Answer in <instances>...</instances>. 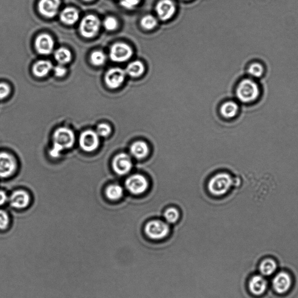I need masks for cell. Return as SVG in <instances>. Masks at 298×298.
Masks as SVG:
<instances>
[{"mask_svg": "<svg viewBox=\"0 0 298 298\" xmlns=\"http://www.w3.org/2000/svg\"><path fill=\"white\" fill-rule=\"evenodd\" d=\"M17 167V162L13 156L7 152H0V178L11 176Z\"/></svg>", "mask_w": 298, "mask_h": 298, "instance_id": "30bf717a", "label": "cell"}, {"mask_svg": "<svg viewBox=\"0 0 298 298\" xmlns=\"http://www.w3.org/2000/svg\"><path fill=\"white\" fill-rule=\"evenodd\" d=\"M60 4V0H40L39 11L44 17L53 18L58 13Z\"/></svg>", "mask_w": 298, "mask_h": 298, "instance_id": "2e32d148", "label": "cell"}, {"mask_svg": "<svg viewBox=\"0 0 298 298\" xmlns=\"http://www.w3.org/2000/svg\"><path fill=\"white\" fill-rule=\"evenodd\" d=\"M80 15L76 9L67 7L60 14V20L62 23L67 25H74L79 20Z\"/></svg>", "mask_w": 298, "mask_h": 298, "instance_id": "44dd1931", "label": "cell"}, {"mask_svg": "<svg viewBox=\"0 0 298 298\" xmlns=\"http://www.w3.org/2000/svg\"><path fill=\"white\" fill-rule=\"evenodd\" d=\"M293 278L287 271H280L272 278L271 285L276 294L284 295L291 289L293 286Z\"/></svg>", "mask_w": 298, "mask_h": 298, "instance_id": "5b68a950", "label": "cell"}, {"mask_svg": "<svg viewBox=\"0 0 298 298\" xmlns=\"http://www.w3.org/2000/svg\"><path fill=\"white\" fill-rule=\"evenodd\" d=\"M111 133V128L108 124L102 123L97 126L96 133L99 136L108 137Z\"/></svg>", "mask_w": 298, "mask_h": 298, "instance_id": "4dcf8cb0", "label": "cell"}, {"mask_svg": "<svg viewBox=\"0 0 298 298\" xmlns=\"http://www.w3.org/2000/svg\"><path fill=\"white\" fill-rule=\"evenodd\" d=\"M53 65L48 60H40L33 66L32 71L34 76L43 78L46 76L52 70Z\"/></svg>", "mask_w": 298, "mask_h": 298, "instance_id": "ffe728a7", "label": "cell"}, {"mask_svg": "<svg viewBox=\"0 0 298 298\" xmlns=\"http://www.w3.org/2000/svg\"><path fill=\"white\" fill-rule=\"evenodd\" d=\"M247 287L252 296L260 297L268 290V282L265 277L260 274L254 275L249 279Z\"/></svg>", "mask_w": 298, "mask_h": 298, "instance_id": "4fadbf2b", "label": "cell"}, {"mask_svg": "<svg viewBox=\"0 0 298 298\" xmlns=\"http://www.w3.org/2000/svg\"><path fill=\"white\" fill-rule=\"evenodd\" d=\"M124 194V190L120 186L117 184H112L109 186L106 190L107 197L111 200H118L120 199Z\"/></svg>", "mask_w": 298, "mask_h": 298, "instance_id": "cb8c5ba5", "label": "cell"}, {"mask_svg": "<svg viewBox=\"0 0 298 298\" xmlns=\"http://www.w3.org/2000/svg\"><path fill=\"white\" fill-rule=\"evenodd\" d=\"M54 72L56 77L62 78L67 74V69L63 65L60 64L55 66L54 68Z\"/></svg>", "mask_w": 298, "mask_h": 298, "instance_id": "e575fe53", "label": "cell"}, {"mask_svg": "<svg viewBox=\"0 0 298 298\" xmlns=\"http://www.w3.org/2000/svg\"><path fill=\"white\" fill-rule=\"evenodd\" d=\"M106 61L105 53L99 50L93 52L90 55V62L94 65L101 66L105 64Z\"/></svg>", "mask_w": 298, "mask_h": 298, "instance_id": "83f0119b", "label": "cell"}, {"mask_svg": "<svg viewBox=\"0 0 298 298\" xmlns=\"http://www.w3.org/2000/svg\"><path fill=\"white\" fill-rule=\"evenodd\" d=\"M278 265L274 259L268 258L262 260L260 263L259 269L260 274L264 277H269L277 271Z\"/></svg>", "mask_w": 298, "mask_h": 298, "instance_id": "ac0fdd59", "label": "cell"}, {"mask_svg": "<svg viewBox=\"0 0 298 298\" xmlns=\"http://www.w3.org/2000/svg\"><path fill=\"white\" fill-rule=\"evenodd\" d=\"M260 89L255 81L246 78L241 81L237 87L236 95L240 102L251 103L259 99Z\"/></svg>", "mask_w": 298, "mask_h": 298, "instance_id": "7a4b0ae2", "label": "cell"}, {"mask_svg": "<svg viewBox=\"0 0 298 298\" xmlns=\"http://www.w3.org/2000/svg\"><path fill=\"white\" fill-rule=\"evenodd\" d=\"M100 27V22L98 18L93 15H87L81 21L80 33L85 38H92L99 32Z\"/></svg>", "mask_w": 298, "mask_h": 298, "instance_id": "8992f818", "label": "cell"}, {"mask_svg": "<svg viewBox=\"0 0 298 298\" xmlns=\"http://www.w3.org/2000/svg\"><path fill=\"white\" fill-rule=\"evenodd\" d=\"M148 186V181L147 179L140 174L131 175L125 181V187L127 190L135 195L145 193Z\"/></svg>", "mask_w": 298, "mask_h": 298, "instance_id": "52a82bcc", "label": "cell"}, {"mask_svg": "<svg viewBox=\"0 0 298 298\" xmlns=\"http://www.w3.org/2000/svg\"><path fill=\"white\" fill-rule=\"evenodd\" d=\"M156 10L160 20L166 21L174 16L176 7L172 0H161L156 5Z\"/></svg>", "mask_w": 298, "mask_h": 298, "instance_id": "5bb4252c", "label": "cell"}, {"mask_svg": "<svg viewBox=\"0 0 298 298\" xmlns=\"http://www.w3.org/2000/svg\"><path fill=\"white\" fill-rule=\"evenodd\" d=\"M53 147L50 150V155L57 158L61 152L71 148L75 142L74 132L68 128L61 127L54 131L53 134Z\"/></svg>", "mask_w": 298, "mask_h": 298, "instance_id": "6da1fadb", "label": "cell"}, {"mask_svg": "<svg viewBox=\"0 0 298 298\" xmlns=\"http://www.w3.org/2000/svg\"><path fill=\"white\" fill-rule=\"evenodd\" d=\"M9 203L15 209H24L29 205V194L23 190L15 191L9 198Z\"/></svg>", "mask_w": 298, "mask_h": 298, "instance_id": "e0dca14e", "label": "cell"}, {"mask_svg": "<svg viewBox=\"0 0 298 298\" xmlns=\"http://www.w3.org/2000/svg\"><path fill=\"white\" fill-rule=\"evenodd\" d=\"M133 55V50L129 45L124 43H117L111 46L109 56L112 61L124 62L128 60Z\"/></svg>", "mask_w": 298, "mask_h": 298, "instance_id": "ba28073f", "label": "cell"}, {"mask_svg": "<svg viewBox=\"0 0 298 298\" xmlns=\"http://www.w3.org/2000/svg\"><path fill=\"white\" fill-rule=\"evenodd\" d=\"M141 0H119L122 7L127 9H133L140 4Z\"/></svg>", "mask_w": 298, "mask_h": 298, "instance_id": "1f68e13d", "label": "cell"}, {"mask_svg": "<svg viewBox=\"0 0 298 298\" xmlns=\"http://www.w3.org/2000/svg\"><path fill=\"white\" fill-rule=\"evenodd\" d=\"M126 74L125 71L120 68L110 69L105 75L106 85L112 89L118 88L124 83Z\"/></svg>", "mask_w": 298, "mask_h": 298, "instance_id": "7c38bea8", "label": "cell"}, {"mask_svg": "<svg viewBox=\"0 0 298 298\" xmlns=\"http://www.w3.org/2000/svg\"><path fill=\"white\" fill-rule=\"evenodd\" d=\"M11 93V87L7 83L0 82V100H4Z\"/></svg>", "mask_w": 298, "mask_h": 298, "instance_id": "836d02e7", "label": "cell"}, {"mask_svg": "<svg viewBox=\"0 0 298 298\" xmlns=\"http://www.w3.org/2000/svg\"><path fill=\"white\" fill-rule=\"evenodd\" d=\"M233 184L234 180L230 175L220 173L210 180L208 188L210 193L216 196H221L227 193Z\"/></svg>", "mask_w": 298, "mask_h": 298, "instance_id": "3957f363", "label": "cell"}, {"mask_svg": "<svg viewBox=\"0 0 298 298\" xmlns=\"http://www.w3.org/2000/svg\"><path fill=\"white\" fill-rule=\"evenodd\" d=\"M103 25H104L106 30L113 31L117 29L118 22L117 19L114 17H108L103 22Z\"/></svg>", "mask_w": 298, "mask_h": 298, "instance_id": "f546056e", "label": "cell"}, {"mask_svg": "<svg viewBox=\"0 0 298 298\" xmlns=\"http://www.w3.org/2000/svg\"><path fill=\"white\" fill-rule=\"evenodd\" d=\"M55 60L59 64L64 65L69 63L72 59V53L67 49L64 48L56 50L54 53Z\"/></svg>", "mask_w": 298, "mask_h": 298, "instance_id": "d4e9b609", "label": "cell"}, {"mask_svg": "<svg viewBox=\"0 0 298 298\" xmlns=\"http://www.w3.org/2000/svg\"><path fill=\"white\" fill-rule=\"evenodd\" d=\"M9 223V216L4 210L0 209V230H4Z\"/></svg>", "mask_w": 298, "mask_h": 298, "instance_id": "d6a6232c", "label": "cell"}, {"mask_svg": "<svg viewBox=\"0 0 298 298\" xmlns=\"http://www.w3.org/2000/svg\"><path fill=\"white\" fill-rule=\"evenodd\" d=\"M164 217L166 221L168 223H175L180 218V213L177 209L174 208H168L165 210Z\"/></svg>", "mask_w": 298, "mask_h": 298, "instance_id": "f1b7e54d", "label": "cell"}, {"mask_svg": "<svg viewBox=\"0 0 298 298\" xmlns=\"http://www.w3.org/2000/svg\"><path fill=\"white\" fill-rule=\"evenodd\" d=\"M247 73L252 78L262 77L265 73L264 66L258 62H253L247 69Z\"/></svg>", "mask_w": 298, "mask_h": 298, "instance_id": "484cf974", "label": "cell"}, {"mask_svg": "<svg viewBox=\"0 0 298 298\" xmlns=\"http://www.w3.org/2000/svg\"><path fill=\"white\" fill-rule=\"evenodd\" d=\"M83 1L86 2H90L93 1V0H83Z\"/></svg>", "mask_w": 298, "mask_h": 298, "instance_id": "8d00e7d4", "label": "cell"}, {"mask_svg": "<svg viewBox=\"0 0 298 298\" xmlns=\"http://www.w3.org/2000/svg\"><path fill=\"white\" fill-rule=\"evenodd\" d=\"M140 25L144 29L147 30H153L158 25V21L153 15H147L142 18L140 21Z\"/></svg>", "mask_w": 298, "mask_h": 298, "instance_id": "4316f807", "label": "cell"}, {"mask_svg": "<svg viewBox=\"0 0 298 298\" xmlns=\"http://www.w3.org/2000/svg\"><path fill=\"white\" fill-rule=\"evenodd\" d=\"M145 71V66L142 62L135 61L131 62L127 66L125 73L133 78L139 77Z\"/></svg>", "mask_w": 298, "mask_h": 298, "instance_id": "603a6c76", "label": "cell"}, {"mask_svg": "<svg viewBox=\"0 0 298 298\" xmlns=\"http://www.w3.org/2000/svg\"><path fill=\"white\" fill-rule=\"evenodd\" d=\"M131 155L137 159H143L148 155L149 148L147 143L143 141H137L131 145L130 148Z\"/></svg>", "mask_w": 298, "mask_h": 298, "instance_id": "d6986e66", "label": "cell"}, {"mask_svg": "<svg viewBox=\"0 0 298 298\" xmlns=\"http://www.w3.org/2000/svg\"><path fill=\"white\" fill-rule=\"evenodd\" d=\"M145 233L150 240L161 241L167 237L170 233V228L164 221L153 220L147 223L145 227Z\"/></svg>", "mask_w": 298, "mask_h": 298, "instance_id": "277c9868", "label": "cell"}, {"mask_svg": "<svg viewBox=\"0 0 298 298\" xmlns=\"http://www.w3.org/2000/svg\"><path fill=\"white\" fill-rule=\"evenodd\" d=\"M112 166L116 174L125 175L131 171L133 167V163L129 155L122 153L118 154L113 159Z\"/></svg>", "mask_w": 298, "mask_h": 298, "instance_id": "8fae6325", "label": "cell"}, {"mask_svg": "<svg viewBox=\"0 0 298 298\" xmlns=\"http://www.w3.org/2000/svg\"><path fill=\"white\" fill-rule=\"evenodd\" d=\"M8 196L4 191L0 190V206L4 205L7 202Z\"/></svg>", "mask_w": 298, "mask_h": 298, "instance_id": "d590c367", "label": "cell"}, {"mask_svg": "<svg viewBox=\"0 0 298 298\" xmlns=\"http://www.w3.org/2000/svg\"><path fill=\"white\" fill-rule=\"evenodd\" d=\"M79 143L81 149L86 152H92L98 148L100 139L98 134L92 130H87L81 134Z\"/></svg>", "mask_w": 298, "mask_h": 298, "instance_id": "9c48e42d", "label": "cell"}, {"mask_svg": "<svg viewBox=\"0 0 298 298\" xmlns=\"http://www.w3.org/2000/svg\"><path fill=\"white\" fill-rule=\"evenodd\" d=\"M34 44L36 51L42 55L51 54L54 46V40L48 34H40L36 37Z\"/></svg>", "mask_w": 298, "mask_h": 298, "instance_id": "9a60e30c", "label": "cell"}, {"mask_svg": "<svg viewBox=\"0 0 298 298\" xmlns=\"http://www.w3.org/2000/svg\"><path fill=\"white\" fill-rule=\"evenodd\" d=\"M239 111V106L237 103L229 101L222 105L220 111L222 116L227 119L233 118Z\"/></svg>", "mask_w": 298, "mask_h": 298, "instance_id": "7402d4cb", "label": "cell"}]
</instances>
